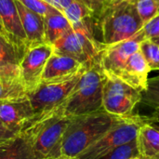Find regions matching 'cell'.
<instances>
[{
  "label": "cell",
  "mask_w": 159,
  "mask_h": 159,
  "mask_svg": "<svg viewBox=\"0 0 159 159\" xmlns=\"http://www.w3.org/2000/svg\"><path fill=\"white\" fill-rule=\"evenodd\" d=\"M118 118L119 116L110 115L103 109L88 115L72 116L62 138L61 155L76 159L99 141Z\"/></svg>",
  "instance_id": "obj_1"
},
{
  "label": "cell",
  "mask_w": 159,
  "mask_h": 159,
  "mask_svg": "<svg viewBox=\"0 0 159 159\" xmlns=\"http://www.w3.org/2000/svg\"><path fill=\"white\" fill-rule=\"evenodd\" d=\"M72 116L61 113L38 120H33L20 132L24 139L33 158L59 157L61 155V143L64 132Z\"/></svg>",
  "instance_id": "obj_2"
},
{
  "label": "cell",
  "mask_w": 159,
  "mask_h": 159,
  "mask_svg": "<svg viewBox=\"0 0 159 159\" xmlns=\"http://www.w3.org/2000/svg\"><path fill=\"white\" fill-rule=\"evenodd\" d=\"M72 26L70 32L52 45L54 52L69 56L89 69L101 61L102 51L105 48L96 38V20L88 18Z\"/></svg>",
  "instance_id": "obj_3"
},
{
  "label": "cell",
  "mask_w": 159,
  "mask_h": 159,
  "mask_svg": "<svg viewBox=\"0 0 159 159\" xmlns=\"http://www.w3.org/2000/svg\"><path fill=\"white\" fill-rule=\"evenodd\" d=\"M106 79L107 75L102 68L101 61L87 69L61 106V114L77 116L102 110L103 87Z\"/></svg>",
  "instance_id": "obj_4"
},
{
  "label": "cell",
  "mask_w": 159,
  "mask_h": 159,
  "mask_svg": "<svg viewBox=\"0 0 159 159\" xmlns=\"http://www.w3.org/2000/svg\"><path fill=\"white\" fill-rule=\"evenodd\" d=\"M143 27L136 5L127 1L108 6L96 19V30L105 46L130 38Z\"/></svg>",
  "instance_id": "obj_5"
},
{
  "label": "cell",
  "mask_w": 159,
  "mask_h": 159,
  "mask_svg": "<svg viewBox=\"0 0 159 159\" xmlns=\"http://www.w3.org/2000/svg\"><path fill=\"white\" fill-rule=\"evenodd\" d=\"M86 70V68H83L75 75L66 80L41 82L34 90L28 92L27 96L34 111V117L31 121L42 119L56 113H61V106Z\"/></svg>",
  "instance_id": "obj_6"
},
{
  "label": "cell",
  "mask_w": 159,
  "mask_h": 159,
  "mask_svg": "<svg viewBox=\"0 0 159 159\" xmlns=\"http://www.w3.org/2000/svg\"><path fill=\"white\" fill-rule=\"evenodd\" d=\"M146 121L147 116L138 114L119 116L113 127L99 141L76 159H100L115 148L135 140L139 129Z\"/></svg>",
  "instance_id": "obj_7"
},
{
  "label": "cell",
  "mask_w": 159,
  "mask_h": 159,
  "mask_svg": "<svg viewBox=\"0 0 159 159\" xmlns=\"http://www.w3.org/2000/svg\"><path fill=\"white\" fill-rule=\"evenodd\" d=\"M143 93L116 76L107 75L103 87V110L116 116L133 114L136 105L142 102Z\"/></svg>",
  "instance_id": "obj_8"
},
{
  "label": "cell",
  "mask_w": 159,
  "mask_h": 159,
  "mask_svg": "<svg viewBox=\"0 0 159 159\" xmlns=\"http://www.w3.org/2000/svg\"><path fill=\"white\" fill-rule=\"evenodd\" d=\"M144 40L146 38L142 29L129 39L105 46L101 55V65L105 75L118 76L129 57L140 50Z\"/></svg>",
  "instance_id": "obj_9"
},
{
  "label": "cell",
  "mask_w": 159,
  "mask_h": 159,
  "mask_svg": "<svg viewBox=\"0 0 159 159\" xmlns=\"http://www.w3.org/2000/svg\"><path fill=\"white\" fill-rule=\"evenodd\" d=\"M53 52V47L44 43L30 48L24 54L20 62V73L27 93L41 83L46 64Z\"/></svg>",
  "instance_id": "obj_10"
},
{
  "label": "cell",
  "mask_w": 159,
  "mask_h": 159,
  "mask_svg": "<svg viewBox=\"0 0 159 159\" xmlns=\"http://www.w3.org/2000/svg\"><path fill=\"white\" fill-rule=\"evenodd\" d=\"M0 20L4 37L13 47L20 62L29 46L14 0H0Z\"/></svg>",
  "instance_id": "obj_11"
},
{
  "label": "cell",
  "mask_w": 159,
  "mask_h": 159,
  "mask_svg": "<svg viewBox=\"0 0 159 159\" xmlns=\"http://www.w3.org/2000/svg\"><path fill=\"white\" fill-rule=\"evenodd\" d=\"M34 117L29 99L0 102V120L5 128L19 133Z\"/></svg>",
  "instance_id": "obj_12"
},
{
  "label": "cell",
  "mask_w": 159,
  "mask_h": 159,
  "mask_svg": "<svg viewBox=\"0 0 159 159\" xmlns=\"http://www.w3.org/2000/svg\"><path fill=\"white\" fill-rule=\"evenodd\" d=\"M83 68L86 67L76 60L69 56L53 52L46 64L41 82H58L66 80L75 75Z\"/></svg>",
  "instance_id": "obj_13"
},
{
  "label": "cell",
  "mask_w": 159,
  "mask_h": 159,
  "mask_svg": "<svg viewBox=\"0 0 159 159\" xmlns=\"http://www.w3.org/2000/svg\"><path fill=\"white\" fill-rule=\"evenodd\" d=\"M150 72L151 69L143 54L141 50H138L129 57L126 65L116 77L143 93L147 88Z\"/></svg>",
  "instance_id": "obj_14"
},
{
  "label": "cell",
  "mask_w": 159,
  "mask_h": 159,
  "mask_svg": "<svg viewBox=\"0 0 159 159\" xmlns=\"http://www.w3.org/2000/svg\"><path fill=\"white\" fill-rule=\"evenodd\" d=\"M26 34L29 48L45 43L44 17L28 9L20 1L14 0Z\"/></svg>",
  "instance_id": "obj_15"
},
{
  "label": "cell",
  "mask_w": 159,
  "mask_h": 159,
  "mask_svg": "<svg viewBox=\"0 0 159 159\" xmlns=\"http://www.w3.org/2000/svg\"><path fill=\"white\" fill-rule=\"evenodd\" d=\"M139 159H159V129L147 121L136 137Z\"/></svg>",
  "instance_id": "obj_16"
},
{
  "label": "cell",
  "mask_w": 159,
  "mask_h": 159,
  "mask_svg": "<svg viewBox=\"0 0 159 159\" xmlns=\"http://www.w3.org/2000/svg\"><path fill=\"white\" fill-rule=\"evenodd\" d=\"M0 74L4 81L20 79V60L8 41L0 35Z\"/></svg>",
  "instance_id": "obj_17"
},
{
  "label": "cell",
  "mask_w": 159,
  "mask_h": 159,
  "mask_svg": "<svg viewBox=\"0 0 159 159\" xmlns=\"http://www.w3.org/2000/svg\"><path fill=\"white\" fill-rule=\"evenodd\" d=\"M72 29V24L61 11L44 17V32L46 44L52 46L55 42L61 39Z\"/></svg>",
  "instance_id": "obj_18"
},
{
  "label": "cell",
  "mask_w": 159,
  "mask_h": 159,
  "mask_svg": "<svg viewBox=\"0 0 159 159\" xmlns=\"http://www.w3.org/2000/svg\"><path fill=\"white\" fill-rule=\"evenodd\" d=\"M0 159H33V157L24 139L19 134L0 145Z\"/></svg>",
  "instance_id": "obj_19"
},
{
  "label": "cell",
  "mask_w": 159,
  "mask_h": 159,
  "mask_svg": "<svg viewBox=\"0 0 159 159\" xmlns=\"http://www.w3.org/2000/svg\"><path fill=\"white\" fill-rule=\"evenodd\" d=\"M27 90L21 81H0V102L19 101L27 99Z\"/></svg>",
  "instance_id": "obj_20"
},
{
  "label": "cell",
  "mask_w": 159,
  "mask_h": 159,
  "mask_svg": "<svg viewBox=\"0 0 159 159\" xmlns=\"http://www.w3.org/2000/svg\"><path fill=\"white\" fill-rule=\"evenodd\" d=\"M61 13L65 16V18L70 21L72 25L76 24L88 18H95L93 11L84 3L78 0H75Z\"/></svg>",
  "instance_id": "obj_21"
},
{
  "label": "cell",
  "mask_w": 159,
  "mask_h": 159,
  "mask_svg": "<svg viewBox=\"0 0 159 159\" xmlns=\"http://www.w3.org/2000/svg\"><path fill=\"white\" fill-rule=\"evenodd\" d=\"M139 158V151L136 139L120 145L100 159H134Z\"/></svg>",
  "instance_id": "obj_22"
},
{
  "label": "cell",
  "mask_w": 159,
  "mask_h": 159,
  "mask_svg": "<svg viewBox=\"0 0 159 159\" xmlns=\"http://www.w3.org/2000/svg\"><path fill=\"white\" fill-rule=\"evenodd\" d=\"M140 50L143 54L151 71H159V45L151 39L141 44Z\"/></svg>",
  "instance_id": "obj_23"
},
{
  "label": "cell",
  "mask_w": 159,
  "mask_h": 159,
  "mask_svg": "<svg viewBox=\"0 0 159 159\" xmlns=\"http://www.w3.org/2000/svg\"><path fill=\"white\" fill-rule=\"evenodd\" d=\"M143 103L151 108L159 109V75L148 79L146 89L143 92Z\"/></svg>",
  "instance_id": "obj_24"
},
{
  "label": "cell",
  "mask_w": 159,
  "mask_h": 159,
  "mask_svg": "<svg viewBox=\"0 0 159 159\" xmlns=\"http://www.w3.org/2000/svg\"><path fill=\"white\" fill-rule=\"evenodd\" d=\"M135 5L143 26L158 13L159 0H138Z\"/></svg>",
  "instance_id": "obj_25"
},
{
  "label": "cell",
  "mask_w": 159,
  "mask_h": 159,
  "mask_svg": "<svg viewBox=\"0 0 159 159\" xmlns=\"http://www.w3.org/2000/svg\"><path fill=\"white\" fill-rule=\"evenodd\" d=\"M28 9L39 14L42 17H46L49 14L58 12L59 10L45 2L44 0H18Z\"/></svg>",
  "instance_id": "obj_26"
},
{
  "label": "cell",
  "mask_w": 159,
  "mask_h": 159,
  "mask_svg": "<svg viewBox=\"0 0 159 159\" xmlns=\"http://www.w3.org/2000/svg\"><path fill=\"white\" fill-rule=\"evenodd\" d=\"M146 39H154L159 37V10L156 17L143 27Z\"/></svg>",
  "instance_id": "obj_27"
},
{
  "label": "cell",
  "mask_w": 159,
  "mask_h": 159,
  "mask_svg": "<svg viewBox=\"0 0 159 159\" xmlns=\"http://www.w3.org/2000/svg\"><path fill=\"white\" fill-rule=\"evenodd\" d=\"M89 7L95 15V20L101 15V13L110 6V0H78Z\"/></svg>",
  "instance_id": "obj_28"
},
{
  "label": "cell",
  "mask_w": 159,
  "mask_h": 159,
  "mask_svg": "<svg viewBox=\"0 0 159 159\" xmlns=\"http://www.w3.org/2000/svg\"><path fill=\"white\" fill-rule=\"evenodd\" d=\"M59 11L62 12L70 4H72L75 0H44Z\"/></svg>",
  "instance_id": "obj_29"
},
{
  "label": "cell",
  "mask_w": 159,
  "mask_h": 159,
  "mask_svg": "<svg viewBox=\"0 0 159 159\" xmlns=\"http://www.w3.org/2000/svg\"><path fill=\"white\" fill-rule=\"evenodd\" d=\"M18 135H19V133L13 132L5 127H0V145L12 140L13 138H15Z\"/></svg>",
  "instance_id": "obj_30"
},
{
  "label": "cell",
  "mask_w": 159,
  "mask_h": 159,
  "mask_svg": "<svg viewBox=\"0 0 159 159\" xmlns=\"http://www.w3.org/2000/svg\"><path fill=\"white\" fill-rule=\"evenodd\" d=\"M147 118L152 125L159 129V109H155L154 112L151 114V116H147Z\"/></svg>",
  "instance_id": "obj_31"
},
{
  "label": "cell",
  "mask_w": 159,
  "mask_h": 159,
  "mask_svg": "<svg viewBox=\"0 0 159 159\" xmlns=\"http://www.w3.org/2000/svg\"><path fill=\"white\" fill-rule=\"evenodd\" d=\"M33 159H35V158H33ZM43 159H71V158H69V157H65V156H61V157H48V158H43Z\"/></svg>",
  "instance_id": "obj_32"
},
{
  "label": "cell",
  "mask_w": 159,
  "mask_h": 159,
  "mask_svg": "<svg viewBox=\"0 0 159 159\" xmlns=\"http://www.w3.org/2000/svg\"><path fill=\"white\" fill-rule=\"evenodd\" d=\"M120 2H121V0H110V6L111 5H116Z\"/></svg>",
  "instance_id": "obj_33"
},
{
  "label": "cell",
  "mask_w": 159,
  "mask_h": 159,
  "mask_svg": "<svg viewBox=\"0 0 159 159\" xmlns=\"http://www.w3.org/2000/svg\"><path fill=\"white\" fill-rule=\"evenodd\" d=\"M0 35H3L4 36V31H3V27H2L1 20H0Z\"/></svg>",
  "instance_id": "obj_34"
},
{
  "label": "cell",
  "mask_w": 159,
  "mask_h": 159,
  "mask_svg": "<svg viewBox=\"0 0 159 159\" xmlns=\"http://www.w3.org/2000/svg\"><path fill=\"white\" fill-rule=\"evenodd\" d=\"M121 1H127V2H129V3H132V4H135L138 0H121Z\"/></svg>",
  "instance_id": "obj_35"
},
{
  "label": "cell",
  "mask_w": 159,
  "mask_h": 159,
  "mask_svg": "<svg viewBox=\"0 0 159 159\" xmlns=\"http://www.w3.org/2000/svg\"><path fill=\"white\" fill-rule=\"evenodd\" d=\"M151 40H153L155 43H157V44H158L159 45V37H157V38H154V39H151Z\"/></svg>",
  "instance_id": "obj_36"
},
{
  "label": "cell",
  "mask_w": 159,
  "mask_h": 159,
  "mask_svg": "<svg viewBox=\"0 0 159 159\" xmlns=\"http://www.w3.org/2000/svg\"><path fill=\"white\" fill-rule=\"evenodd\" d=\"M0 81H2V82H5V81H3V78H2V75H1V74H0Z\"/></svg>",
  "instance_id": "obj_37"
},
{
  "label": "cell",
  "mask_w": 159,
  "mask_h": 159,
  "mask_svg": "<svg viewBox=\"0 0 159 159\" xmlns=\"http://www.w3.org/2000/svg\"><path fill=\"white\" fill-rule=\"evenodd\" d=\"M0 127H4L3 124H2V122H1V120H0Z\"/></svg>",
  "instance_id": "obj_38"
},
{
  "label": "cell",
  "mask_w": 159,
  "mask_h": 159,
  "mask_svg": "<svg viewBox=\"0 0 159 159\" xmlns=\"http://www.w3.org/2000/svg\"><path fill=\"white\" fill-rule=\"evenodd\" d=\"M134 159H139V158H134Z\"/></svg>",
  "instance_id": "obj_39"
}]
</instances>
